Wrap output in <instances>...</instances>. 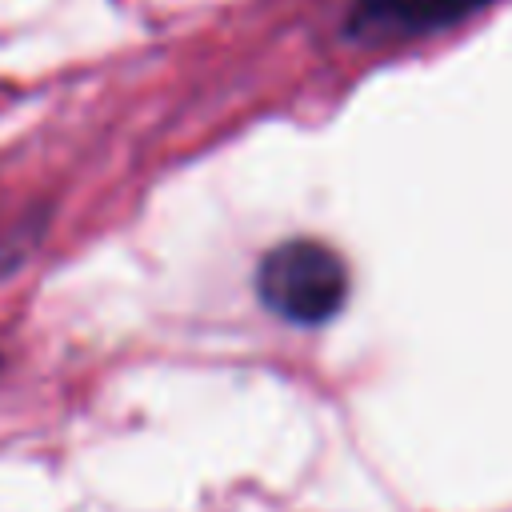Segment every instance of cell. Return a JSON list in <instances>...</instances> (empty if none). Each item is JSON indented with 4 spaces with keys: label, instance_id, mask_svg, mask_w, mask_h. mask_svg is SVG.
Returning a JSON list of instances; mask_svg holds the SVG:
<instances>
[{
    "label": "cell",
    "instance_id": "obj_1",
    "mask_svg": "<svg viewBox=\"0 0 512 512\" xmlns=\"http://www.w3.org/2000/svg\"><path fill=\"white\" fill-rule=\"evenodd\" d=\"M260 300L292 324H324L344 308L348 268L320 240H284L256 268Z\"/></svg>",
    "mask_w": 512,
    "mask_h": 512
},
{
    "label": "cell",
    "instance_id": "obj_2",
    "mask_svg": "<svg viewBox=\"0 0 512 512\" xmlns=\"http://www.w3.org/2000/svg\"><path fill=\"white\" fill-rule=\"evenodd\" d=\"M488 0H360L356 28L368 32H428L452 24Z\"/></svg>",
    "mask_w": 512,
    "mask_h": 512
}]
</instances>
